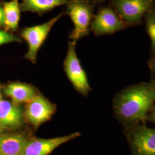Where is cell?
I'll return each mask as SVG.
<instances>
[{
	"instance_id": "7a4b0ae2",
	"label": "cell",
	"mask_w": 155,
	"mask_h": 155,
	"mask_svg": "<svg viewBox=\"0 0 155 155\" xmlns=\"http://www.w3.org/2000/svg\"><path fill=\"white\" fill-rule=\"evenodd\" d=\"M132 155H155V128L141 123L124 126Z\"/></svg>"
},
{
	"instance_id": "ffe728a7",
	"label": "cell",
	"mask_w": 155,
	"mask_h": 155,
	"mask_svg": "<svg viewBox=\"0 0 155 155\" xmlns=\"http://www.w3.org/2000/svg\"><path fill=\"white\" fill-rule=\"evenodd\" d=\"M4 130H5V129H4V128L2 127L1 123L0 122V134H2V133H4Z\"/></svg>"
},
{
	"instance_id": "2e32d148",
	"label": "cell",
	"mask_w": 155,
	"mask_h": 155,
	"mask_svg": "<svg viewBox=\"0 0 155 155\" xmlns=\"http://www.w3.org/2000/svg\"><path fill=\"white\" fill-rule=\"evenodd\" d=\"M13 42H20V40L11 33L0 30V45Z\"/></svg>"
},
{
	"instance_id": "3957f363",
	"label": "cell",
	"mask_w": 155,
	"mask_h": 155,
	"mask_svg": "<svg viewBox=\"0 0 155 155\" xmlns=\"http://www.w3.org/2000/svg\"><path fill=\"white\" fill-rule=\"evenodd\" d=\"M111 6L127 28L143 24L145 14L155 7V0H111Z\"/></svg>"
},
{
	"instance_id": "ba28073f",
	"label": "cell",
	"mask_w": 155,
	"mask_h": 155,
	"mask_svg": "<svg viewBox=\"0 0 155 155\" xmlns=\"http://www.w3.org/2000/svg\"><path fill=\"white\" fill-rule=\"evenodd\" d=\"M56 110L55 106L45 97L36 95L27 104L25 111L26 120L34 127L48 121Z\"/></svg>"
},
{
	"instance_id": "d6986e66",
	"label": "cell",
	"mask_w": 155,
	"mask_h": 155,
	"mask_svg": "<svg viewBox=\"0 0 155 155\" xmlns=\"http://www.w3.org/2000/svg\"><path fill=\"white\" fill-rule=\"evenodd\" d=\"M5 22V16L3 7L0 5V26L4 25Z\"/></svg>"
},
{
	"instance_id": "6da1fadb",
	"label": "cell",
	"mask_w": 155,
	"mask_h": 155,
	"mask_svg": "<svg viewBox=\"0 0 155 155\" xmlns=\"http://www.w3.org/2000/svg\"><path fill=\"white\" fill-rule=\"evenodd\" d=\"M155 75L149 82H140L120 91L114 97V116L123 126L146 125L147 117L155 105Z\"/></svg>"
},
{
	"instance_id": "e0dca14e",
	"label": "cell",
	"mask_w": 155,
	"mask_h": 155,
	"mask_svg": "<svg viewBox=\"0 0 155 155\" xmlns=\"http://www.w3.org/2000/svg\"><path fill=\"white\" fill-rule=\"evenodd\" d=\"M153 122L155 124V105L152 108L147 117V122Z\"/></svg>"
},
{
	"instance_id": "5bb4252c",
	"label": "cell",
	"mask_w": 155,
	"mask_h": 155,
	"mask_svg": "<svg viewBox=\"0 0 155 155\" xmlns=\"http://www.w3.org/2000/svg\"><path fill=\"white\" fill-rule=\"evenodd\" d=\"M5 16L4 25L9 29H16L20 20V8L17 0L5 2L3 6Z\"/></svg>"
},
{
	"instance_id": "9c48e42d",
	"label": "cell",
	"mask_w": 155,
	"mask_h": 155,
	"mask_svg": "<svg viewBox=\"0 0 155 155\" xmlns=\"http://www.w3.org/2000/svg\"><path fill=\"white\" fill-rule=\"evenodd\" d=\"M81 136L79 132L51 139H29L22 155H48L62 144Z\"/></svg>"
},
{
	"instance_id": "5b68a950",
	"label": "cell",
	"mask_w": 155,
	"mask_h": 155,
	"mask_svg": "<svg viewBox=\"0 0 155 155\" xmlns=\"http://www.w3.org/2000/svg\"><path fill=\"white\" fill-rule=\"evenodd\" d=\"M76 41L69 43L64 61V70L67 76L75 89L84 96H87L91 90L87 75L83 70L75 51Z\"/></svg>"
},
{
	"instance_id": "9a60e30c",
	"label": "cell",
	"mask_w": 155,
	"mask_h": 155,
	"mask_svg": "<svg viewBox=\"0 0 155 155\" xmlns=\"http://www.w3.org/2000/svg\"><path fill=\"white\" fill-rule=\"evenodd\" d=\"M144 21L147 33L151 42L150 58H153L155 56V7L145 14Z\"/></svg>"
},
{
	"instance_id": "30bf717a",
	"label": "cell",
	"mask_w": 155,
	"mask_h": 155,
	"mask_svg": "<svg viewBox=\"0 0 155 155\" xmlns=\"http://www.w3.org/2000/svg\"><path fill=\"white\" fill-rule=\"evenodd\" d=\"M22 109L14 103L6 100L0 101V122L6 129H16L23 124Z\"/></svg>"
},
{
	"instance_id": "8992f818",
	"label": "cell",
	"mask_w": 155,
	"mask_h": 155,
	"mask_svg": "<svg viewBox=\"0 0 155 155\" xmlns=\"http://www.w3.org/2000/svg\"><path fill=\"white\" fill-rule=\"evenodd\" d=\"M62 14L52 18L50 21L42 24L24 29L21 36L28 45V50L25 58L33 63H35L38 52L45 41L51 28L61 17Z\"/></svg>"
},
{
	"instance_id": "8fae6325",
	"label": "cell",
	"mask_w": 155,
	"mask_h": 155,
	"mask_svg": "<svg viewBox=\"0 0 155 155\" xmlns=\"http://www.w3.org/2000/svg\"><path fill=\"white\" fill-rule=\"evenodd\" d=\"M29 138L22 133L0 134V153L2 155H22Z\"/></svg>"
},
{
	"instance_id": "4fadbf2b",
	"label": "cell",
	"mask_w": 155,
	"mask_h": 155,
	"mask_svg": "<svg viewBox=\"0 0 155 155\" xmlns=\"http://www.w3.org/2000/svg\"><path fill=\"white\" fill-rule=\"evenodd\" d=\"M69 1L70 0H22L21 8L24 11L43 12L68 4Z\"/></svg>"
},
{
	"instance_id": "277c9868",
	"label": "cell",
	"mask_w": 155,
	"mask_h": 155,
	"mask_svg": "<svg viewBox=\"0 0 155 155\" xmlns=\"http://www.w3.org/2000/svg\"><path fill=\"white\" fill-rule=\"evenodd\" d=\"M67 13L74 25L71 38L77 41L88 35L93 18V8L84 0H70Z\"/></svg>"
},
{
	"instance_id": "52a82bcc",
	"label": "cell",
	"mask_w": 155,
	"mask_h": 155,
	"mask_svg": "<svg viewBox=\"0 0 155 155\" xmlns=\"http://www.w3.org/2000/svg\"><path fill=\"white\" fill-rule=\"evenodd\" d=\"M90 27L94 34L98 36L115 33L127 28L115 11L109 7L100 9Z\"/></svg>"
},
{
	"instance_id": "ac0fdd59",
	"label": "cell",
	"mask_w": 155,
	"mask_h": 155,
	"mask_svg": "<svg viewBox=\"0 0 155 155\" xmlns=\"http://www.w3.org/2000/svg\"><path fill=\"white\" fill-rule=\"evenodd\" d=\"M148 66L150 68V71L152 72V75L155 74V56L150 58L149 61H148Z\"/></svg>"
},
{
	"instance_id": "7c38bea8",
	"label": "cell",
	"mask_w": 155,
	"mask_h": 155,
	"mask_svg": "<svg viewBox=\"0 0 155 155\" xmlns=\"http://www.w3.org/2000/svg\"><path fill=\"white\" fill-rule=\"evenodd\" d=\"M5 93L9 97L15 104L31 102L35 96V89L32 86L25 83L14 82L8 84L5 88Z\"/></svg>"
},
{
	"instance_id": "44dd1931",
	"label": "cell",
	"mask_w": 155,
	"mask_h": 155,
	"mask_svg": "<svg viewBox=\"0 0 155 155\" xmlns=\"http://www.w3.org/2000/svg\"><path fill=\"white\" fill-rule=\"evenodd\" d=\"M2 100V97H1V94L0 93V101Z\"/></svg>"
},
{
	"instance_id": "7402d4cb",
	"label": "cell",
	"mask_w": 155,
	"mask_h": 155,
	"mask_svg": "<svg viewBox=\"0 0 155 155\" xmlns=\"http://www.w3.org/2000/svg\"><path fill=\"white\" fill-rule=\"evenodd\" d=\"M0 155H2V154H1V153H0Z\"/></svg>"
}]
</instances>
